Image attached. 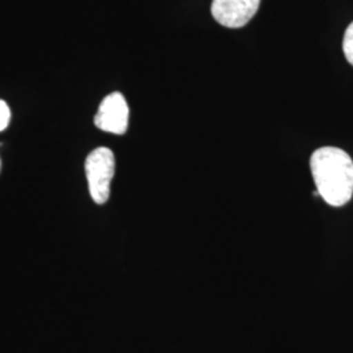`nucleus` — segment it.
I'll return each instance as SVG.
<instances>
[{
	"instance_id": "nucleus-1",
	"label": "nucleus",
	"mask_w": 353,
	"mask_h": 353,
	"mask_svg": "<svg viewBox=\"0 0 353 353\" xmlns=\"http://www.w3.org/2000/svg\"><path fill=\"white\" fill-rule=\"evenodd\" d=\"M316 192L332 207H343L352 199L353 161L336 147H322L310 159Z\"/></svg>"
},
{
	"instance_id": "nucleus-2",
	"label": "nucleus",
	"mask_w": 353,
	"mask_h": 353,
	"mask_svg": "<svg viewBox=\"0 0 353 353\" xmlns=\"http://www.w3.org/2000/svg\"><path fill=\"white\" fill-rule=\"evenodd\" d=\"M115 173V157L106 147L90 152L85 160L89 194L93 202L105 204L110 198V185Z\"/></svg>"
},
{
	"instance_id": "nucleus-3",
	"label": "nucleus",
	"mask_w": 353,
	"mask_h": 353,
	"mask_svg": "<svg viewBox=\"0 0 353 353\" xmlns=\"http://www.w3.org/2000/svg\"><path fill=\"white\" fill-rule=\"evenodd\" d=\"M130 109L122 93L114 92L106 96L94 117V125L105 132L123 135L128 128Z\"/></svg>"
},
{
	"instance_id": "nucleus-4",
	"label": "nucleus",
	"mask_w": 353,
	"mask_h": 353,
	"mask_svg": "<svg viewBox=\"0 0 353 353\" xmlns=\"http://www.w3.org/2000/svg\"><path fill=\"white\" fill-rule=\"evenodd\" d=\"M259 4L261 0H214L211 12L219 24L237 29L252 20Z\"/></svg>"
},
{
	"instance_id": "nucleus-5",
	"label": "nucleus",
	"mask_w": 353,
	"mask_h": 353,
	"mask_svg": "<svg viewBox=\"0 0 353 353\" xmlns=\"http://www.w3.org/2000/svg\"><path fill=\"white\" fill-rule=\"evenodd\" d=\"M343 51L347 61L353 65V23L347 28L343 38Z\"/></svg>"
},
{
	"instance_id": "nucleus-6",
	"label": "nucleus",
	"mask_w": 353,
	"mask_h": 353,
	"mask_svg": "<svg viewBox=\"0 0 353 353\" xmlns=\"http://www.w3.org/2000/svg\"><path fill=\"white\" fill-rule=\"evenodd\" d=\"M10 121H11V110H10V106L0 100V131L6 130L8 125H10Z\"/></svg>"
},
{
	"instance_id": "nucleus-7",
	"label": "nucleus",
	"mask_w": 353,
	"mask_h": 353,
	"mask_svg": "<svg viewBox=\"0 0 353 353\" xmlns=\"http://www.w3.org/2000/svg\"><path fill=\"white\" fill-rule=\"evenodd\" d=\"M0 168H1V163H0Z\"/></svg>"
}]
</instances>
